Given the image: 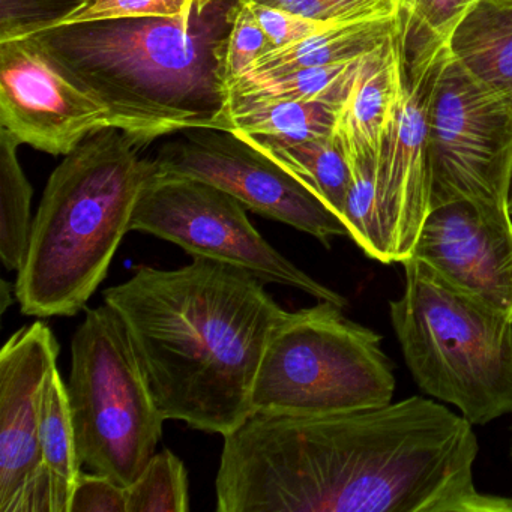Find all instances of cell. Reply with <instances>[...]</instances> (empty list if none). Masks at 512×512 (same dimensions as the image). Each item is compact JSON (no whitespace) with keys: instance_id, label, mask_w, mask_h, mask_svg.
<instances>
[{"instance_id":"obj_1","label":"cell","mask_w":512,"mask_h":512,"mask_svg":"<svg viewBox=\"0 0 512 512\" xmlns=\"http://www.w3.org/2000/svg\"><path fill=\"white\" fill-rule=\"evenodd\" d=\"M473 425L424 397L325 416L253 413L224 436L218 512H512L476 488Z\"/></svg>"},{"instance_id":"obj_2","label":"cell","mask_w":512,"mask_h":512,"mask_svg":"<svg viewBox=\"0 0 512 512\" xmlns=\"http://www.w3.org/2000/svg\"><path fill=\"white\" fill-rule=\"evenodd\" d=\"M139 356L161 415L226 434L253 415V389L289 311L263 281L205 257L178 269L140 266L103 292Z\"/></svg>"},{"instance_id":"obj_3","label":"cell","mask_w":512,"mask_h":512,"mask_svg":"<svg viewBox=\"0 0 512 512\" xmlns=\"http://www.w3.org/2000/svg\"><path fill=\"white\" fill-rule=\"evenodd\" d=\"M238 0H197L184 16L107 20L32 32L139 148L190 130H229L226 53Z\"/></svg>"},{"instance_id":"obj_4","label":"cell","mask_w":512,"mask_h":512,"mask_svg":"<svg viewBox=\"0 0 512 512\" xmlns=\"http://www.w3.org/2000/svg\"><path fill=\"white\" fill-rule=\"evenodd\" d=\"M116 128L86 137L53 170L17 272L16 296L26 316L71 317L106 280L134 209L155 172Z\"/></svg>"},{"instance_id":"obj_5","label":"cell","mask_w":512,"mask_h":512,"mask_svg":"<svg viewBox=\"0 0 512 512\" xmlns=\"http://www.w3.org/2000/svg\"><path fill=\"white\" fill-rule=\"evenodd\" d=\"M401 265L406 287L389 316L416 385L472 425L512 413V316L412 257Z\"/></svg>"},{"instance_id":"obj_6","label":"cell","mask_w":512,"mask_h":512,"mask_svg":"<svg viewBox=\"0 0 512 512\" xmlns=\"http://www.w3.org/2000/svg\"><path fill=\"white\" fill-rule=\"evenodd\" d=\"M394 365L373 329L319 301L275 328L253 389L254 413L325 416L386 406Z\"/></svg>"},{"instance_id":"obj_7","label":"cell","mask_w":512,"mask_h":512,"mask_svg":"<svg viewBox=\"0 0 512 512\" xmlns=\"http://www.w3.org/2000/svg\"><path fill=\"white\" fill-rule=\"evenodd\" d=\"M67 391L80 463L127 488L157 452L166 418L110 305L86 308L71 340Z\"/></svg>"},{"instance_id":"obj_8","label":"cell","mask_w":512,"mask_h":512,"mask_svg":"<svg viewBox=\"0 0 512 512\" xmlns=\"http://www.w3.org/2000/svg\"><path fill=\"white\" fill-rule=\"evenodd\" d=\"M232 194L199 179L164 175L146 182L131 220L143 232L179 245L193 257L235 266L263 283L293 287L317 301L346 307L344 296L319 283L272 247Z\"/></svg>"},{"instance_id":"obj_9","label":"cell","mask_w":512,"mask_h":512,"mask_svg":"<svg viewBox=\"0 0 512 512\" xmlns=\"http://www.w3.org/2000/svg\"><path fill=\"white\" fill-rule=\"evenodd\" d=\"M430 211L469 202L488 217L512 220V112L449 53L430 106Z\"/></svg>"},{"instance_id":"obj_10","label":"cell","mask_w":512,"mask_h":512,"mask_svg":"<svg viewBox=\"0 0 512 512\" xmlns=\"http://www.w3.org/2000/svg\"><path fill=\"white\" fill-rule=\"evenodd\" d=\"M401 91L377 158V217L388 263L412 254L430 212V106L449 56L446 41L398 17Z\"/></svg>"},{"instance_id":"obj_11","label":"cell","mask_w":512,"mask_h":512,"mask_svg":"<svg viewBox=\"0 0 512 512\" xmlns=\"http://www.w3.org/2000/svg\"><path fill=\"white\" fill-rule=\"evenodd\" d=\"M164 175L199 179L232 194L245 208L319 239L350 238L340 217L304 182L239 134L202 128L178 134L154 158Z\"/></svg>"},{"instance_id":"obj_12","label":"cell","mask_w":512,"mask_h":512,"mask_svg":"<svg viewBox=\"0 0 512 512\" xmlns=\"http://www.w3.org/2000/svg\"><path fill=\"white\" fill-rule=\"evenodd\" d=\"M107 128L109 106L40 38L0 40V130L20 146L65 157Z\"/></svg>"},{"instance_id":"obj_13","label":"cell","mask_w":512,"mask_h":512,"mask_svg":"<svg viewBox=\"0 0 512 512\" xmlns=\"http://www.w3.org/2000/svg\"><path fill=\"white\" fill-rule=\"evenodd\" d=\"M59 350L52 329L35 322L11 335L0 352V512H50L41 406Z\"/></svg>"},{"instance_id":"obj_14","label":"cell","mask_w":512,"mask_h":512,"mask_svg":"<svg viewBox=\"0 0 512 512\" xmlns=\"http://www.w3.org/2000/svg\"><path fill=\"white\" fill-rule=\"evenodd\" d=\"M410 257L512 316V220L488 217L469 202L439 206L428 212Z\"/></svg>"},{"instance_id":"obj_15","label":"cell","mask_w":512,"mask_h":512,"mask_svg":"<svg viewBox=\"0 0 512 512\" xmlns=\"http://www.w3.org/2000/svg\"><path fill=\"white\" fill-rule=\"evenodd\" d=\"M400 91V52L395 32L361 59L358 74L338 113L335 134L347 158L377 161Z\"/></svg>"},{"instance_id":"obj_16","label":"cell","mask_w":512,"mask_h":512,"mask_svg":"<svg viewBox=\"0 0 512 512\" xmlns=\"http://www.w3.org/2000/svg\"><path fill=\"white\" fill-rule=\"evenodd\" d=\"M448 47L451 58L512 112V0H476Z\"/></svg>"},{"instance_id":"obj_17","label":"cell","mask_w":512,"mask_h":512,"mask_svg":"<svg viewBox=\"0 0 512 512\" xmlns=\"http://www.w3.org/2000/svg\"><path fill=\"white\" fill-rule=\"evenodd\" d=\"M340 109L328 101L230 97V131L251 139L307 142L334 134Z\"/></svg>"},{"instance_id":"obj_18","label":"cell","mask_w":512,"mask_h":512,"mask_svg":"<svg viewBox=\"0 0 512 512\" xmlns=\"http://www.w3.org/2000/svg\"><path fill=\"white\" fill-rule=\"evenodd\" d=\"M397 29L398 16L332 26L289 46L272 49L244 74L283 73L299 68L347 64L373 52Z\"/></svg>"},{"instance_id":"obj_19","label":"cell","mask_w":512,"mask_h":512,"mask_svg":"<svg viewBox=\"0 0 512 512\" xmlns=\"http://www.w3.org/2000/svg\"><path fill=\"white\" fill-rule=\"evenodd\" d=\"M41 457L49 487L50 512H68L82 473L67 385L56 368L44 389L40 425Z\"/></svg>"},{"instance_id":"obj_20","label":"cell","mask_w":512,"mask_h":512,"mask_svg":"<svg viewBox=\"0 0 512 512\" xmlns=\"http://www.w3.org/2000/svg\"><path fill=\"white\" fill-rule=\"evenodd\" d=\"M241 137L304 182L341 218L349 191L350 166L335 131L331 136L299 143Z\"/></svg>"},{"instance_id":"obj_21","label":"cell","mask_w":512,"mask_h":512,"mask_svg":"<svg viewBox=\"0 0 512 512\" xmlns=\"http://www.w3.org/2000/svg\"><path fill=\"white\" fill-rule=\"evenodd\" d=\"M362 58L347 64L299 68L283 73L244 74L230 82V97L328 101L343 106Z\"/></svg>"},{"instance_id":"obj_22","label":"cell","mask_w":512,"mask_h":512,"mask_svg":"<svg viewBox=\"0 0 512 512\" xmlns=\"http://www.w3.org/2000/svg\"><path fill=\"white\" fill-rule=\"evenodd\" d=\"M19 143L0 130V260L19 272L28 250L32 220L31 182L19 160Z\"/></svg>"},{"instance_id":"obj_23","label":"cell","mask_w":512,"mask_h":512,"mask_svg":"<svg viewBox=\"0 0 512 512\" xmlns=\"http://www.w3.org/2000/svg\"><path fill=\"white\" fill-rule=\"evenodd\" d=\"M196 4L197 0H70L64 10L50 19L0 32V40L59 28V26L107 22V20L184 16L193 11Z\"/></svg>"},{"instance_id":"obj_24","label":"cell","mask_w":512,"mask_h":512,"mask_svg":"<svg viewBox=\"0 0 512 512\" xmlns=\"http://www.w3.org/2000/svg\"><path fill=\"white\" fill-rule=\"evenodd\" d=\"M188 473L169 449L155 452L133 484L127 487V512L190 511Z\"/></svg>"},{"instance_id":"obj_25","label":"cell","mask_w":512,"mask_h":512,"mask_svg":"<svg viewBox=\"0 0 512 512\" xmlns=\"http://www.w3.org/2000/svg\"><path fill=\"white\" fill-rule=\"evenodd\" d=\"M328 25L398 16V0H254Z\"/></svg>"},{"instance_id":"obj_26","label":"cell","mask_w":512,"mask_h":512,"mask_svg":"<svg viewBox=\"0 0 512 512\" xmlns=\"http://www.w3.org/2000/svg\"><path fill=\"white\" fill-rule=\"evenodd\" d=\"M274 49L247 0H238L226 53L227 82L247 73L257 59Z\"/></svg>"},{"instance_id":"obj_27","label":"cell","mask_w":512,"mask_h":512,"mask_svg":"<svg viewBox=\"0 0 512 512\" xmlns=\"http://www.w3.org/2000/svg\"><path fill=\"white\" fill-rule=\"evenodd\" d=\"M476 0H398V13L448 43Z\"/></svg>"},{"instance_id":"obj_28","label":"cell","mask_w":512,"mask_h":512,"mask_svg":"<svg viewBox=\"0 0 512 512\" xmlns=\"http://www.w3.org/2000/svg\"><path fill=\"white\" fill-rule=\"evenodd\" d=\"M68 512H127V488L112 476L82 472L74 485Z\"/></svg>"},{"instance_id":"obj_29","label":"cell","mask_w":512,"mask_h":512,"mask_svg":"<svg viewBox=\"0 0 512 512\" xmlns=\"http://www.w3.org/2000/svg\"><path fill=\"white\" fill-rule=\"evenodd\" d=\"M247 2L274 49L289 46L296 41L304 40V38L332 28V26H337L307 19V17L271 7V5L259 4L254 0H247Z\"/></svg>"},{"instance_id":"obj_30","label":"cell","mask_w":512,"mask_h":512,"mask_svg":"<svg viewBox=\"0 0 512 512\" xmlns=\"http://www.w3.org/2000/svg\"><path fill=\"white\" fill-rule=\"evenodd\" d=\"M508 208H509V212H511V215H512V169H511V178H509Z\"/></svg>"}]
</instances>
